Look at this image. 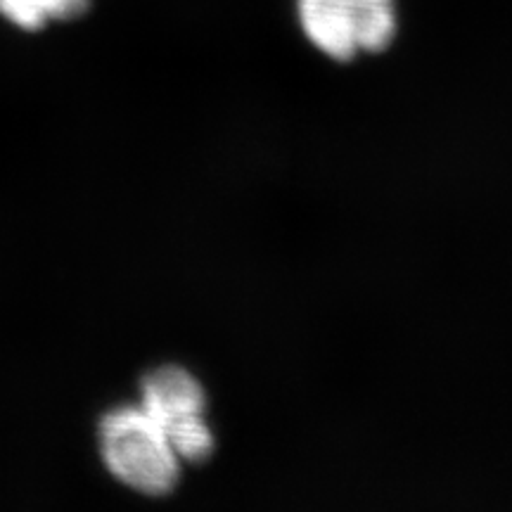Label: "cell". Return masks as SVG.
I'll return each instance as SVG.
<instances>
[{
	"label": "cell",
	"mask_w": 512,
	"mask_h": 512,
	"mask_svg": "<svg viewBox=\"0 0 512 512\" xmlns=\"http://www.w3.org/2000/svg\"><path fill=\"white\" fill-rule=\"evenodd\" d=\"M143 411L162 427L181 463H204L214 453L207 422V394L200 380L181 366H162L140 384Z\"/></svg>",
	"instance_id": "3"
},
{
	"label": "cell",
	"mask_w": 512,
	"mask_h": 512,
	"mask_svg": "<svg viewBox=\"0 0 512 512\" xmlns=\"http://www.w3.org/2000/svg\"><path fill=\"white\" fill-rule=\"evenodd\" d=\"M98 448L107 472L143 496H166L181 479V458L140 406H119L100 420Z\"/></svg>",
	"instance_id": "1"
},
{
	"label": "cell",
	"mask_w": 512,
	"mask_h": 512,
	"mask_svg": "<svg viewBox=\"0 0 512 512\" xmlns=\"http://www.w3.org/2000/svg\"><path fill=\"white\" fill-rule=\"evenodd\" d=\"M294 8L311 46L337 62L382 53L399 29L396 0H294Z\"/></svg>",
	"instance_id": "2"
},
{
	"label": "cell",
	"mask_w": 512,
	"mask_h": 512,
	"mask_svg": "<svg viewBox=\"0 0 512 512\" xmlns=\"http://www.w3.org/2000/svg\"><path fill=\"white\" fill-rule=\"evenodd\" d=\"M57 10V22H64V19H76L81 17L83 12L91 8L93 0H53Z\"/></svg>",
	"instance_id": "4"
}]
</instances>
